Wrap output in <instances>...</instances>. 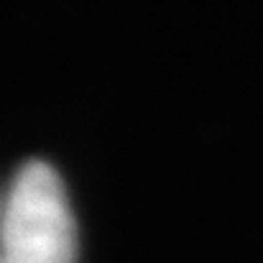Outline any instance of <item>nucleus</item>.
<instances>
[{
	"label": "nucleus",
	"mask_w": 263,
	"mask_h": 263,
	"mask_svg": "<svg viewBox=\"0 0 263 263\" xmlns=\"http://www.w3.org/2000/svg\"><path fill=\"white\" fill-rule=\"evenodd\" d=\"M0 263H77L74 215L46 161L23 164L0 202Z\"/></svg>",
	"instance_id": "nucleus-1"
}]
</instances>
